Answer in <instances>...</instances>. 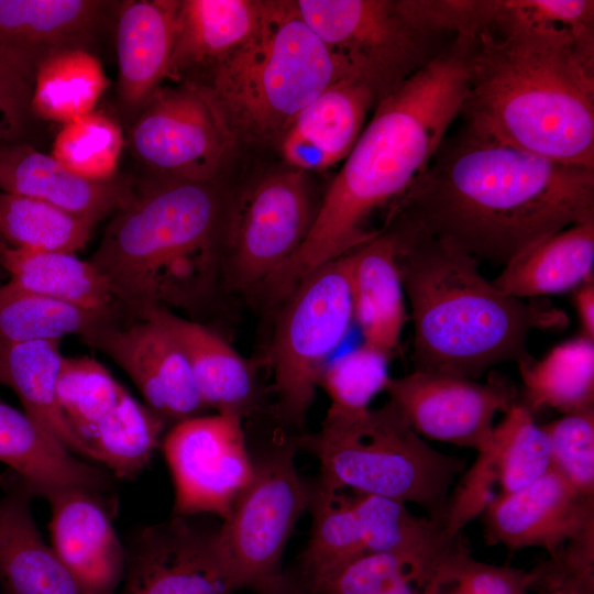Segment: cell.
<instances>
[{"instance_id": "cell-1", "label": "cell", "mask_w": 594, "mask_h": 594, "mask_svg": "<svg viewBox=\"0 0 594 594\" xmlns=\"http://www.w3.org/2000/svg\"><path fill=\"white\" fill-rule=\"evenodd\" d=\"M592 220L594 168L535 155L466 125L443 140L387 218L502 265L531 244Z\"/></svg>"}, {"instance_id": "cell-2", "label": "cell", "mask_w": 594, "mask_h": 594, "mask_svg": "<svg viewBox=\"0 0 594 594\" xmlns=\"http://www.w3.org/2000/svg\"><path fill=\"white\" fill-rule=\"evenodd\" d=\"M468 81L466 46L455 37L378 101L306 239L260 286L270 299L282 302L307 275L381 232L370 218L386 207L391 212L427 170L461 113Z\"/></svg>"}, {"instance_id": "cell-3", "label": "cell", "mask_w": 594, "mask_h": 594, "mask_svg": "<svg viewBox=\"0 0 594 594\" xmlns=\"http://www.w3.org/2000/svg\"><path fill=\"white\" fill-rule=\"evenodd\" d=\"M383 229L395 240L410 302L415 371L475 380L501 363L531 358V331L568 324L566 314L549 302L498 290L471 255L396 221Z\"/></svg>"}, {"instance_id": "cell-4", "label": "cell", "mask_w": 594, "mask_h": 594, "mask_svg": "<svg viewBox=\"0 0 594 594\" xmlns=\"http://www.w3.org/2000/svg\"><path fill=\"white\" fill-rule=\"evenodd\" d=\"M457 36L466 46L469 129L594 168V54L487 29Z\"/></svg>"}, {"instance_id": "cell-5", "label": "cell", "mask_w": 594, "mask_h": 594, "mask_svg": "<svg viewBox=\"0 0 594 594\" xmlns=\"http://www.w3.org/2000/svg\"><path fill=\"white\" fill-rule=\"evenodd\" d=\"M220 213L210 182L163 177L133 188L113 212L90 262L122 308L189 307L217 272L213 238Z\"/></svg>"}, {"instance_id": "cell-6", "label": "cell", "mask_w": 594, "mask_h": 594, "mask_svg": "<svg viewBox=\"0 0 594 594\" xmlns=\"http://www.w3.org/2000/svg\"><path fill=\"white\" fill-rule=\"evenodd\" d=\"M358 80L300 15L295 1H261L251 36L211 67V99L232 136L272 139L330 85ZM360 81V80H359Z\"/></svg>"}, {"instance_id": "cell-7", "label": "cell", "mask_w": 594, "mask_h": 594, "mask_svg": "<svg viewBox=\"0 0 594 594\" xmlns=\"http://www.w3.org/2000/svg\"><path fill=\"white\" fill-rule=\"evenodd\" d=\"M295 442L318 459L323 487L416 504L440 521L450 486L466 466L431 448L392 400L356 415L327 414L319 431Z\"/></svg>"}, {"instance_id": "cell-8", "label": "cell", "mask_w": 594, "mask_h": 594, "mask_svg": "<svg viewBox=\"0 0 594 594\" xmlns=\"http://www.w3.org/2000/svg\"><path fill=\"white\" fill-rule=\"evenodd\" d=\"M280 304L270 349L275 414L301 427L320 374L353 321L349 253L307 275Z\"/></svg>"}, {"instance_id": "cell-9", "label": "cell", "mask_w": 594, "mask_h": 594, "mask_svg": "<svg viewBox=\"0 0 594 594\" xmlns=\"http://www.w3.org/2000/svg\"><path fill=\"white\" fill-rule=\"evenodd\" d=\"M295 4L330 53L380 101L427 64L430 26L415 0H298Z\"/></svg>"}, {"instance_id": "cell-10", "label": "cell", "mask_w": 594, "mask_h": 594, "mask_svg": "<svg viewBox=\"0 0 594 594\" xmlns=\"http://www.w3.org/2000/svg\"><path fill=\"white\" fill-rule=\"evenodd\" d=\"M297 450L293 440L253 462L251 481L216 531L217 551L234 593H260L284 574L286 544L310 498V484L295 466Z\"/></svg>"}, {"instance_id": "cell-11", "label": "cell", "mask_w": 594, "mask_h": 594, "mask_svg": "<svg viewBox=\"0 0 594 594\" xmlns=\"http://www.w3.org/2000/svg\"><path fill=\"white\" fill-rule=\"evenodd\" d=\"M233 136L209 96L197 85L158 88L134 117L133 155L162 177L210 182Z\"/></svg>"}, {"instance_id": "cell-12", "label": "cell", "mask_w": 594, "mask_h": 594, "mask_svg": "<svg viewBox=\"0 0 594 594\" xmlns=\"http://www.w3.org/2000/svg\"><path fill=\"white\" fill-rule=\"evenodd\" d=\"M242 419L219 413L197 416L177 422L162 439L175 486L174 516L228 517L254 471Z\"/></svg>"}, {"instance_id": "cell-13", "label": "cell", "mask_w": 594, "mask_h": 594, "mask_svg": "<svg viewBox=\"0 0 594 594\" xmlns=\"http://www.w3.org/2000/svg\"><path fill=\"white\" fill-rule=\"evenodd\" d=\"M316 211L300 170L262 179L231 212L228 267L235 287L260 286L306 239Z\"/></svg>"}, {"instance_id": "cell-14", "label": "cell", "mask_w": 594, "mask_h": 594, "mask_svg": "<svg viewBox=\"0 0 594 594\" xmlns=\"http://www.w3.org/2000/svg\"><path fill=\"white\" fill-rule=\"evenodd\" d=\"M384 392L418 435L477 452L491 440L496 414L516 403L515 386L501 375L477 383L414 370L389 377Z\"/></svg>"}, {"instance_id": "cell-15", "label": "cell", "mask_w": 594, "mask_h": 594, "mask_svg": "<svg viewBox=\"0 0 594 594\" xmlns=\"http://www.w3.org/2000/svg\"><path fill=\"white\" fill-rule=\"evenodd\" d=\"M135 317L130 323L116 318L82 340L110 356L130 376L146 406L165 425L200 416L207 407L183 351L157 322Z\"/></svg>"}, {"instance_id": "cell-16", "label": "cell", "mask_w": 594, "mask_h": 594, "mask_svg": "<svg viewBox=\"0 0 594 594\" xmlns=\"http://www.w3.org/2000/svg\"><path fill=\"white\" fill-rule=\"evenodd\" d=\"M125 548V572L117 594H235L229 586L216 531L174 516L141 529Z\"/></svg>"}, {"instance_id": "cell-17", "label": "cell", "mask_w": 594, "mask_h": 594, "mask_svg": "<svg viewBox=\"0 0 594 594\" xmlns=\"http://www.w3.org/2000/svg\"><path fill=\"white\" fill-rule=\"evenodd\" d=\"M483 527L491 544L538 547L553 560L594 531V497L580 494L551 466L528 486L494 498L483 512Z\"/></svg>"}, {"instance_id": "cell-18", "label": "cell", "mask_w": 594, "mask_h": 594, "mask_svg": "<svg viewBox=\"0 0 594 594\" xmlns=\"http://www.w3.org/2000/svg\"><path fill=\"white\" fill-rule=\"evenodd\" d=\"M46 499L52 509V549L79 594H117L125 572V548L105 494L73 488Z\"/></svg>"}, {"instance_id": "cell-19", "label": "cell", "mask_w": 594, "mask_h": 594, "mask_svg": "<svg viewBox=\"0 0 594 594\" xmlns=\"http://www.w3.org/2000/svg\"><path fill=\"white\" fill-rule=\"evenodd\" d=\"M120 3V2H119ZM118 2L0 0V47L35 63L67 50H88L113 19Z\"/></svg>"}, {"instance_id": "cell-20", "label": "cell", "mask_w": 594, "mask_h": 594, "mask_svg": "<svg viewBox=\"0 0 594 594\" xmlns=\"http://www.w3.org/2000/svg\"><path fill=\"white\" fill-rule=\"evenodd\" d=\"M477 453L458 485L463 499L475 508H485L495 497L528 486L552 465L547 431L517 403L494 426L488 444Z\"/></svg>"}, {"instance_id": "cell-21", "label": "cell", "mask_w": 594, "mask_h": 594, "mask_svg": "<svg viewBox=\"0 0 594 594\" xmlns=\"http://www.w3.org/2000/svg\"><path fill=\"white\" fill-rule=\"evenodd\" d=\"M129 177L82 178L29 144L0 145V191L38 199L98 222L132 194Z\"/></svg>"}, {"instance_id": "cell-22", "label": "cell", "mask_w": 594, "mask_h": 594, "mask_svg": "<svg viewBox=\"0 0 594 594\" xmlns=\"http://www.w3.org/2000/svg\"><path fill=\"white\" fill-rule=\"evenodd\" d=\"M178 4L177 0L119 3L116 14L118 97L128 114L135 117L167 77Z\"/></svg>"}, {"instance_id": "cell-23", "label": "cell", "mask_w": 594, "mask_h": 594, "mask_svg": "<svg viewBox=\"0 0 594 594\" xmlns=\"http://www.w3.org/2000/svg\"><path fill=\"white\" fill-rule=\"evenodd\" d=\"M134 316L154 320L175 340L207 408L242 418L256 409L260 394L253 370L220 336L163 307L150 308Z\"/></svg>"}, {"instance_id": "cell-24", "label": "cell", "mask_w": 594, "mask_h": 594, "mask_svg": "<svg viewBox=\"0 0 594 594\" xmlns=\"http://www.w3.org/2000/svg\"><path fill=\"white\" fill-rule=\"evenodd\" d=\"M0 462L33 496L45 499L65 490L109 492L107 473L75 458L25 413L0 402Z\"/></svg>"}, {"instance_id": "cell-25", "label": "cell", "mask_w": 594, "mask_h": 594, "mask_svg": "<svg viewBox=\"0 0 594 594\" xmlns=\"http://www.w3.org/2000/svg\"><path fill=\"white\" fill-rule=\"evenodd\" d=\"M349 255L353 320L364 344L391 358L407 320L395 240L382 229Z\"/></svg>"}, {"instance_id": "cell-26", "label": "cell", "mask_w": 594, "mask_h": 594, "mask_svg": "<svg viewBox=\"0 0 594 594\" xmlns=\"http://www.w3.org/2000/svg\"><path fill=\"white\" fill-rule=\"evenodd\" d=\"M33 494L20 481L0 497V586L2 594H79L31 510Z\"/></svg>"}, {"instance_id": "cell-27", "label": "cell", "mask_w": 594, "mask_h": 594, "mask_svg": "<svg viewBox=\"0 0 594 594\" xmlns=\"http://www.w3.org/2000/svg\"><path fill=\"white\" fill-rule=\"evenodd\" d=\"M594 220L571 226L526 248L491 280L517 299L575 289L593 278Z\"/></svg>"}, {"instance_id": "cell-28", "label": "cell", "mask_w": 594, "mask_h": 594, "mask_svg": "<svg viewBox=\"0 0 594 594\" xmlns=\"http://www.w3.org/2000/svg\"><path fill=\"white\" fill-rule=\"evenodd\" d=\"M260 14L261 1H179L167 76L215 66L251 36Z\"/></svg>"}, {"instance_id": "cell-29", "label": "cell", "mask_w": 594, "mask_h": 594, "mask_svg": "<svg viewBox=\"0 0 594 594\" xmlns=\"http://www.w3.org/2000/svg\"><path fill=\"white\" fill-rule=\"evenodd\" d=\"M476 29L594 54V1L471 0L468 33Z\"/></svg>"}, {"instance_id": "cell-30", "label": "cell", "mask_w": 594, "mask_h": 594, "mask_svg": "<svg viewBox=\"0 0 594 594\" xmlns=\"http://www.w3.org/2000/svg\"><path fill=\"white\" fill-rule=\"evenodd\" d=\"M0 264L24 290L88 310H121L106 276L73 253L13 248L0 242Z\"/></svg>"}, {"instance_id": "cell-31", "label": "cell", "mask_w": 594, "mask_h": 594, "mask_svg": "<svg viewBox=\"0 0 594 594\" xmlns=\"http://www.w3.org/2000/svg\"><path fill=\"white\" fill-rule=\"evenodd\" d=\"M350 501L367 553H403L441 571L463 542L461 535L449 536L440 520L414 515L402 502L359 493Z\"/></svg>"}, {"instance_id": "cell-32", "label": "cell", "mask_w": 594, "mask_h": 594, "mask_svg": "<svg viewBox=\"0 0 594 594\" xmlns=\"http://www.w3.org/2000/svg\"><path fill=\"white\" fill-rule=\"evenodd\" d=\"M61 340H36L0 345L8 385L19 396L24 413L68 451L85 457L84 447L67 422L57 398L63 355Z\"/></svg>"}, {"instance_id": "cell-33", "label": "cell", "mask_w": 594, "mask_h": 594, "mask_svg": "<svg viewBox=\"0 0 594 594\" xmlns=\"http://www.w3.org/2000/svg\"><path fill=\"white\" fill-rule=\"evenodd\" d=\"M311 530L307 547L292 571L312 594L331 575L367 553L350 496L310 484Z\"/></svg>"}, {"instance_id": "cell-34", "label": "cell", "mask_w": 594, "mask_h": 594, "mask_svg": "<svg viewBox=\"0 0 594 594\" xmlns=\"http://www.w3.org/2000/svg\"><path fill=\"white\" fill-rule=\"evenodd\" d=\"M524 405L531 414L554 408L568 414L594 406V340L583 334L552 348L542 359L518 363Z\"/></svg>"}, {"instance_id": "cell-35", "label": "cell", "mask_w": 594, "mask_h": 594, "mask_svg": "<svg viewBox=\"0 0 594 594\" xmlns=\"http://www.w3.org/2000/svg\"><path fill=\"white\" fill-rule=\"evenodd\" d=\"M108 86L103 67L90 51L55 53L35 66L33 114L37 119L68 123L92 112Z\"/></svg>"}, {"instance_id": "cell-36", "label": "cell", "mask_w": 594, "mask_h": 594, "mask_svg": "<svg viewBox=\"0 0 594 594\" xmlns=\"http://www.w3.org/2000/svg\"><path fill=\"white\" fill-rule=\"evenodd\" d=\"M118 314L84 309L8 282L0 284V345L61 340L67 334L82 338L118 318Z\"/></svg>"}, {"instance_id": "cell-37", "label": "cell", "mask_w": 594, "mask_h": 594, "mask_svg": "<svg viewBox=\"0 0 594 594\" xmlns=\"http://www.w3.org/2000/svg\"><path fill=\"white\" fill-rule=\"evenodd\" d=\"M96 224L46 201L0 191V237L10 246L75 254Z\"/></svg>"}, {"instance_id": "cell-38", "label": "cell", "mask_w": 594, "mask_h": 594, "mask_svg": "<svg viewBox=\"0 0 594 594\" xmlns=\"http://www.w3.org/2000/svg\"><path fill=\"white\" fill-rule=\"evenodd\" d=\"M375 101L376 96L366 84L342 79L302 109L289 129L317 143L337 163L354 146Z\"/></svg>"}, {"instance_id": "cell-39", "label": "cell", "mask_w": 594, "mask_h": 594, "mask_svg": "<svg viewBox=\"0 0 594 594\" xmlns=\"http://www.w3.org/2000/svg\"><path fill=\"white\" fill-rule=\"evenodd\" d=\"M122 147L120 125L94 110L64 124L54 140L51 155L72 173L101 182L117 176Z\"/></svg>"}, {"instance_id": "cell-40", "label": "cell", "mask_w": 594, "mask_h": 594, "mask_svg": "<svg viewBox=\"0 0 594 594\" xmlns=\"http://www.w3.org/2000/svg\"><path fill=\"white\" fill-rule=\"evenodd\" d=\"M389 356L366 344L329 361L318 387L330 398L329 415H356L370 409V403L383 392L387 381Z\"/></svg>"}, {"instance_id": "cell-41", "label": "cell", "mask_w": 594, "mask_h": 594, "mask_svg": "<svg viewBox=\"0 0 594 594\" xmlns=\"http://www.w3.org/2000/svg\"><path fill=\"white\" fill-rule=\"evenodd\" d=\"M439 572L438 566L411 556L365 553L327 579L314 594H382L402 580L441 588Z\"/></svg>"}, {"instance_id": "cell-42", "label": "cell", "mask_w": 594, "mask_h": 594, "mask_svg": "<svg viewBox=\"0 0 594 594\" xmlns=\"http://www.w3.org/2000/svg\"><path fill=\"white\" fill-rule=\"evenodd\" d=\"M124 389L95 359L89 356L62 359L57 377V398L77 438L102 409L118 400Z\"/></svg>"}, {"instance_id": "cell-43", "label": "cell", "mask_w": 594, "mask_h": 594, "mask_svg": "<svg viewBox=\"0 0 594 594\" xmlns=\"http://www.w3.org/2000/svg\"><path fill=\"white\" fill-rule=\"evenodd\" d=\"M542 427L551 442V466L580 494L594 497V406Z\"/></svg>"}, {"instance_id": "cell-44", "label": "cell", "mask_w": 594, "mask_h": 594, "mask_svg": "<svg viewBox=\"0 0 594 594\" xmlns=\"http://www.w3.org/2000/svg\"><path fill=\"white\" fill-rule=\"evenodd\" d=\"M35 63L0 47V145L18 143L31 119Z\"/></svg>"}, {"instance_id": "cell-45", "label": "cell", "mask_w": 594, "mask_h": 594, "mask_svg": "<svg viewBox=\"0 0 594 594\" xmlns=\"http://www.w3.org/2000/svg\"><path fill=\"white\" fill-rule=\"evenodd\" d=\"M534 581L532 571L475 560L464 542L440 572L442 585L455 584L466 594H527Z\"/></svg>"}, {"instance_id": "cell-46", "label": "cell", "mask_w": 594, "mask_h": 594, "mask_svg": "<svg viewBox=\"0 0 594 594\" xmlns=\"http://www.w3.org/2000/svg\"><path fill=\"white\" fill-rule=\"evenodd\" d=\"M282 152L299 169H321L336 164L321 146L292 129L283 135Z\"/></svg>"}, {"instance_id": "cell-47", "label": "cell", "mask_w": 594, "mask_h": 594, "mask_svg": "<svg viewBox=\"0 0 594 594\" xmlns=\"http://www.w3.org/2000/svg\"><path fill=\"white\" fill-rule=\"evenodd\" d=\"M573 299L582 326V334L594 340V278L576 287Z\"/></svg>"}, {"instance_id": "cell-48", "label": "cell", "mask_w": 594, "mask_h": 594, "mask_svg": "<svg viewBox=\"0 0 594 594\" xmlns=\"http://www.w3.org/2000/svg\"><path fill=\"white\" fill-rule=\"evenodd\" d=\"M256 594H312L292 572H284L283 576L271 586Z\"/></svg>"}, {"instance_id": "cell-49", "label": "cell", "mask_w": 594, "mask_h": 594, "mask_svg": "<svg viewBox=\"0 0 594 594\" xmlns=\"http://www.w3.org/2000/svg\"><path fill=\"white\" fill-rule=\"evenodd\" d=\"M442 588L424 584L415 580H402L393 584L382 594H439Z\"/></svg>"}, {"instance_id": "cell-50", "label": "cell", "mask_w": 594, "mask_h": 594, "mask_svg": "<svg viewBox=\"0 0 594 594\" xmlns=\"http://www.w3.org/2000/svg\"><path fill=\"white\" fill-rule=\"evenodd\" d=\"M570 590L573 594H594V584L593 583H578L571 585Z\"/></svg>"}, {"instance_id": "cell-51", "label": "cell", "mask_w": 594, "mask_h": 594, "mask_svg": "<svg viewBox=\"0 0 594 594\" xmlns=\"http://www.w3.org/2000/svg\"><path fill=\"white\" fill-rule=\"evenodd\" d=\"M452 588H450L449 591H440L439 594H466L462 588H460L458 585L455 584H452Z\"/></svg>"}, {"instance_id": "cell-52", "label": "cell", "mask_w": 594, "mask_h": 594, "mask_svg": "<svg viewBox=\"0 0 594 594\" xmlns=\"http://www.w3.org/2000/svg\"><path fill=\"white\" fill-rule=\"evenodd\" d=\"M0 384L2 385H8V378H7V373L4 371V367L0 361Z\"/></svg>"}, {"instance_id": "cell-53", "label": "cell", "mask_w": 594, "mask_h": 594, "mask_svg": "<svg viewBox=\"0 0 594 594\" xmlns=\"http://www.w3.org/2000/svg\"><path fill=\"white\" fill-rule=\"evenodd\" d=\"M548 594H573L572 592L570 591H566V590H556V591H552Z\"/></svg>"}, {"instance_id": "cell-54", "label": "cell", "mask_w": 594, "mask_h": 594, "mask_svg": "<svg viewBox=\"0 0 594 594\" xmlns=\"http://www.w3.org/2000/svg\"><path fill=\"white\" fill-rule=\"evenodd\" d=\"M0 242H2V239H1V237H0Z\"/></svg>"}]
</instances>
